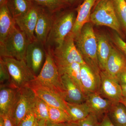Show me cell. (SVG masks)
I'll use <instances>...</instances> for the list:
<instances>
[{
  "label": "cell",
  "instance_id": "1",
  "mask_svg": "<svg viewBox=\"0 0 126 126\" xmlns=\"http://www.w3.org/2000/svg\"><path fill=\"white\" fill-rule=\"evenodd\" d=\"M75 42L86 64L97 74L100 75L96 36L91 22L84 26L79 34L75 37Z\"/></svg>",
  "mask_w": 126,
  "mask_h": 126
},
{
  "label": "cell",
  "instance_id": "2",
  "mask_svg": "<svg viewBox=\"0 0 126 126\" xmlns=\"http://www.w3.org/2000/svg\"><path fill=\"white\" fill-rule=\"evenodd\" d=\"M77 16L74 11L55 13L53 25L46 43V48L51 49L63 44L73 29Z\"/></svg>",
  "mask_w": 126,
  "mask_h": 126
},
{
  "label": "cell",
  "instance_id": "3",
  "mask_svg": "<svg viewBox=\"0 0 126 126\" xmlns=\"http://www.w3.org/2000/svg\"><path fill=\"white\" fill-rule=\"evenodd\" d=\"M46 49V58L43 67L34 79L29 84L48 88L60 94L64 99L65 94L61 75L52 55V49L50 48Z\"/></svg>",
  "mask_w": 126,
  "mask_h": 126
},
{
  "label": "cell",
  "instance_id": "4",
  "mask_svg": "<svg viewBox=\"0 0 126 126\" xmlns=\"http://www.w3.org/2000/svg\"><path fill=\"white\" fill-rule=\"evenodd\" d=\"M30 42L26 35L16 26L3 40L0 41V58L25 60L26 49Z\"/></svg>",
  "mask_w": 126,
  "mask_h": 126
},
{
  "label": "cell",
  "instance_id": "5",
  "mask_svg": "<svg viewBox=\"0 0 126 126\" xmlns=\"http://www.w3.org/2000/svg\"><path fill=\"white\" fill-rule=\"evenodd\" d=\"M94 5L90 22L96 25L109 27L123 38V31L116 15L113 0H101Z\"/></svg>",
  "mask_w": 126,
  "mask_h": 126
},
{
  "label": "cell",
  "instance_id": "6",
  "mask_svg": "<svg viewBox=\"0 0 126 126\" xmlns=\"http://www.w3.org/2000/svg\"><path fill=\"white\" fill-rule=\"evenodd\" d=\"M3 60L8 69L10 77V84L20 89L29 84L36 76L27 66L24 60L3 57Z\"/></svg>",
  "mask_w": 126,
  "mask_h": 126
},
{
  "label": "cell",
  "instance_id": "7",
  "mask_svg": "<svg viewBox=\"0 0 126 126\" xmlns=\"http://www.w3.org/2000/svg\"><path fill=\"white\" fill-rule=\"evenodd\" d=\"M51 49L58 67L75 63L86 64L76 47L74 35L71 32L66 36L60 46Z\"/></svg>",
  "mask_w": 126,
  "mask_h": 126
},
{
  "label": "cell",
  "instance_id": "8",
  "mask_svg": "<svg viewBox=\"0 0 126 126\" xmlns=\"http://www.w3.org/2000/svg\"><path fill=\"white\" fill-rule=\"evenodd\" d=\"M37 96L28 85L19 89V97L12 115L15 126L19 123L31 111L34 110Z\"/></svg>",
  "mask_w": 126,
  "mask_h": 126
},
{
  "label": "cell",
  "instance_id": "9",
  "mask_svg": "<svg viewBox=\"0 0 126 126\" xmlns=\"http://www.w3.org/2000/svg\"><path fill=\"white\" fill-rule=\"evenodd\" d=\"M46 55V49L44 44L36 39L29 43L26 52L25 61L36 76L43 67Z\"/></svg>",
  "mask_w": 126,
  "mask_h": 126
},
{
  "label": "cell",
  "instance_id": "10",
  "mask_svg": "<svg viewBox=\"0 0 126 126\" xmlns=\"http://www.w3.org/2000/svg\"><path fill=\"white\" fill-rule=\"evenodd\" d=\"M101 84L98 92L113 103L121 102L123 98L121 86L117 79L106 71H101Z\"/></svg>",
  "mask_w": 126,
  "mask_h": 126
},
{
  "label": "cell",
  "instance_id": "11",
  "mask_svg": "<svg viewBox=\"0 0 126 126\" xmlns=\"http://www.w3.org/2000/svg\"><path fill=\"white\" fill-rule=\"evenodd\" d=\"M32 2L26 14L15 19L16 26L26 35L30 42L36 40L35 30L42 7L35 2Z\"/></svg>",
  "mask_w": 126,
  "mask_h": 126
},
{
  "label": "cell",
  "instance_id": "12",
  "mask_svg": "<svg viewBox=\"0 0 126 126\" xmlns=\"http://www.w3.org/2000/svg\"><path fill=\"white\" fill-rule=\"evenodd\" d=\"M19 89L10 84H0V116H12L19 97Z\"/></svg>",
  "mask_w": 126,
  "mask_h": 126
},
{
  "label": "cell",
  "instance_id": "13",
  "mask_svg": "<svg viewBox=\"0 0 126 126\" xmlns=\"http://www.w3.org/2000/svg\"><path fill=\"white\" fill-rule=\"evenodd\" d=\"M36 96L50 107L61 109L67 112V102L60 94L48 88L39 85L29 84Z\"/></svg>",
  "mask_w": 126,
  "mask_h": 126
},
{
  "label": "cell",
  "instance_id": "14",
  "mask_svg": "<svg viewBox=\"0 0 126 126\" xmlns=\"http://www.w3.org/2000/svg\"><path fill=\"white\" fill-rule=\"evenodd\" d=\"M55 14L42 6L34 34L36 40L43 43L45 45L53 25Z\"/></svg>",
  "mask_w": 126,
  "mask_h": 126
},
{
  "label": "cell",
  "instance_id": "15",
  "mask_svg": "<svg viewBox=\"0 0 126 126\" xmlns=\"http://www.w3.org/2000/svg\"><path fill=\"white\" fill-rule=\"evenodd\" d=\"M81 82L83 90L86 95L99 91L100 75L97 74L86 64H81Z\"/></svg>",
  "mask_w": 126,
  "mask_h": 126
},
{
  "label": "cell",
  "instance_id": "16",
  "mask_svg": "<svg viewBox=\"0 0 126 126\" xmlns=\"http://www.w3.org/2000/svg\"><path fill=\"white\" fill-rule=\"evenodd\" d=\"M64 89V99L67 102L80 103L84 102L86 96L71 78L66 74L61 75Z\"/></svg>",
  "mask_w": 126,
  "mask_h": 126
},
{
  "label": "cell",
  "instance_id": "17",
  "mask_svg": "<svg viewBox=\"0 0 126 126\" xmlns=\"http://www.w3.org/2000/svg\"><path fill=\"white\" fill-rule=\"evenodd\" d=\"M97 0H84L83 2L77 9V15L74 26L71 33L74 37L80 33L84 26L90 22L92 9Z\"/></svg>",
  "mask_w": 126,
  "mask_h": 126
},
{
  "label": "cell",
  "instance_id": "18",
  "mask_svg": "<svg viewBox=\"0 0 126 126\" xmlns=\"http://www.w3.org/2000/svg\"><path fill=\"white\" fill-rule=\"evenodd\" d=\"M126 67V57L116 47L112 48L106 64V71L116 79L117 76Z\"/></svg>",
  "mask_w": 126,
  "mask_h": 126
},
{
  "label": "cell",
  "instance_id": "19",
  "mask_svg": "<svg viewBox=\"0 0 126 126\" xmlns=\"http://www.w3.org/2000/svg\"><path fill=\"white\" fill-rule=\"evenodd\" d=\"M85 102L91 112L94 113L98 118L107 114L113 104L102 96L98 92L87 94Z\"/></svg>",
  "mask_w": 126,
  "mask_h": 126
},
{
  "label": "cell",
  "instance_id": "20",
  "mask_svg": "<svg viewBox=\"0 0 126 126\" xmlns=\"http://www.w3.org/2000/svg\"><path fill=\"white\" fill-rule=\"evenodd\" d=\"M97 42V55L101 71H105L113 44L105 34L96 33Z\"/></svg>",
  "mask_w": 126,
  "mask_h": 126
},
{
  "label": "cell",
  "instance_id": "21",
  "mask_svg": "<svg viewBox=\"0 0 126 126\" xmlns=\"http://www.w3.org/2000/svg\"><path fill=\"white\" fill-rule=\"evenodd\" d=\"M16 26L7 5L0 7V41L3 40Z\"/></svg>",
  "mask_w": 126,
  "mask_h": 126
},
{
  "label": "cell",
  "instance_id": "22",
  "mask_svg": "<svg viewBox=\"0 0 126 126\" xmlns=\"http://www.w3.org/2000/svg\"><path fill=\"white\" fill-rule=\"evenodd\" d=\"M67 112L71 122H74L84 119L91 112L90 108L85 102L80 103L67 102Z\"/></svg>",
  "mask_w": 126,
  "mask_h": 126
},
{
  "label": "cell",
  "instance_id": "23",
  "mask_svg": "<svg viewBox=\"0 0 126 126\" xmlns=\"http://www.w3.org/2000/svg\"><path fill=\"white\" fill-rule=\"evenodd\" d=\"M107 114L115 126H126V107L121 102L113 103Z\"/></svg>",
  "mask_w": 126,
  "mask_h": 126
},
{
  "label": "cell",
  "instance_id": "24",
  "mask_svg": "<svg viewBox=\"0 0 126 126\" xmlns=\"http://www.w3.org/2000/svg\"><path fill=\"white\" fill-rule=\"evenodd\" d=\"M32 2L28 0H8L6 5L15 19L26 14L31 7Z\"/></svg>",
  "mask_w": 126,
  "mask_h": 126
},
{
  "label": "cell",
  "instance_id": "25",
  "mask_svg": "<svg viewBox=\"0 0 126 126\" xmlns=\"http://www.w3.org/2000/svg\"><path fill=\"white\" fill-rule=\"evenodd\" d=\"M81 65L79 63H75L58 67L60 75L64 74L69 76L83 92L81 82Z\"/></svg>",
  "mask_w": 126,
  "mask_h": 126
},
{
  "label": "cell",
  "instance_id": "26",
  "mask_svg": "<svg viewBox=\"0 0 126 126\" xmlns=\"http://www.w3.org/2000/svg\"><path fill=\"white\" fill-rule=\"evenodd\" d=\"M35 2L48 10L52 14L61 11L69 5L65 0H28Z\"/></svg>",
  "mask_w": 126,
  "mask_h": 126
},
{
  "label": "cell",
  "instance_id": "27",
  "mask_svg": "<svg viewBox=\"0 0 126 126\" xmlns=\"http://www.w3.org/2000/svg\"><path fill=\"white\" fill-rule=\"evenodd\" d=\"M49 121L52 123H57L71 122L70 117L67 112L61 109L49 106Z\"/></svg>",
  "mask_w": 126,
  "mask_h": 126
},
{
  "label": "cell",
  "instance_id": "28",
  "mask_svg": "<svg viewBox=\"0 0 126 126\" xmlns=\"http://www.w3.org/2000/svg\"><path fill=\"white\" fill-rule=\"evenodd\" d=\"M115 12L123 31L126 34V3L125 0H113Z\"/></svg>",
  "mask_w": 126,
  "mask_h": 126
},
{
  "label": "cell",
  "instance_id": "29",
  "mask_svg": "<svg viewBox=\"0 0 126 126\" xmlns=\"http://www.w3.org/2000/svg\"><path fill=\"white\" fill-rule=\"evenodd\" d=\"M34 111L37 120H49V106L44 101L37 96Z\"/></svg>",
  "mask_w": 126,
  "mask_h": 126
},
{
  "label": "cell",
  "instance_id": "30",
  "mask_svg": "<svg viewBox=\"0 0 126 126\" xmlns=\"http://www.w3.org/2000/svg\"><path fill=\"white\" fill-rule=\"evenodd\" d=\"M98 117L93 113L91 112L84 119L75 122L79 126H99Z\"/></svg>",
  "mask_w": 126,
  "mask_h": 126
},
{
  "label": "cell",
  "instance_id": "31",
  "mask_svg": "<svg viewBox=\"0 0 126 126\" xmlns=\"http://www.w3.org/2000/svg\"><path fill=\"white\" fill-rule=\"evenodd\" d=\"M10 77L8 69L3 60L0 59V84H10Z\"/></svg>",
  "mask_w": 126,
  "mask_h": 126
},
{
  "label": "cell",
  "instance_id": "32",
  "mask_svg": "<svg viewBox=\"0 0 126 126\" xmlns=\"http://www.w3.org/2000/svg\"><path fill=\"white\" fill-rule=\"evenodd\" d=\"M113 42L116 47L121 51L126 57V42L118 34L116 33L112 37Z\"/></svg>",
  "mask_w": 126,
  "mask_h": 126
},
{
  "label": "cell",
  "instance_id": "33",
  "mask_svg": "<svg viewBox=\"0 0 126 126\" xmlns=\"http://www.w3.org/2000/svg\"><path fill=\"white\" fill-rule=\"evenodd\" d=\"M36 118L34 110L29 113L17 126H32L34 124Z\"/></svg>",
  "mask_w": 126,
  "mask_h": 126
},
{
  "label": "cell",
  "instance_id": "34",
  "mask_svg": "<svg viewBox=\"0 0 126 126\" xmlns=\"http://www.w3.org/2000/svg\"><path fill=\"white\" fill-rule=\"evenodd\" d=\"M116 79L121 85H126V67L118 75Z\"/></svg>",
  "mask_w": 126,
  "mask_h": 126
},
{
  "label": "cell",
  "instance_id": "35",
  "mask_svg": "<svg viewBox=\"0 0 126 126\" xmlns=\"http://www.w3.org/2000/svg\"><path fill=\"white\" fill-rule=\"evenodd\" d=\"M99 126H115L111 121L107 114L104 115Z\"/></svg>",
  "mask_w": 126,
  "mask_h": 126
},
{
  "label": "cell",
  "instance_id": "36",
  "mask_svg": "<svg viewBox=\"0 0 126 126\" xmlns=\"http://www.w3.org/2000/svg\"><path fill=\"white\" fill-rule=\"evenodd\" d=\"M1 116L4 119V126H15L11 115H7Z\"/></svg>",
  "mask_w": 126,
  "mask_h": 126
},
{
  "label": "cell",
  "instance_id": "37",
  "mask_svg": "<svg viewBox=\"0 0 126 126\" xmlns=\"http://www.w3.org/2000/svg\"><path fill=\"white\" fill-rule=\"evenodd\" d=\"M46 126H65L64 123H54L49 121H46Z\"/></svg>",
  "mask_w": 126,
  "mask_h": 126
},
{
  "label": "cell",
  "instance_id": "38",
  "mask_svg": "<svg viewBox=\"0 0 126 126\" xmlns=\"http://www.w3.org/2000/svg\"><path fill=\"white\" fill-rule=\"evenodd\" d=\"M123 96L126 98V85H121Z\"/></svg>",
  "mask_w": 126,
  "mask_h": 126
},
{
  "label": "cell",
  "instance_id": "39",
  "mask_svg": "<svg viewBox=\"0 0 126 126\" xmlns=\"http://www.w3.org/2000/svg\"><path fill=\"white\" fill-rule=\"evenodd\" d=\"M69 5L75 4L77 3L79 0H65Z\"/></svg>",
  "mask_w": 126,
  "mask_h": 126
},
{
  "label": "cell",
  "instance_id": "40",
  "mask_svg": "<svg viewBox=\"0 0 126 126\" xmlns=\"http://www.w3.org/2000/svg\"><path fill=\"white\" fill-rule=\"evenodd\" d=\"M65 126H79L78 124L74 122H69L64 123Z\"/></svg>",
  "mask_w": 126,
  "mask_h": 126
},
{
  "label": "cell",
  "instance_id": "41",
  "mask_svg": "<svg viewBox=\"0 0 126 126\" xmlns=\"http://www.w3.org/2000/svg\"><path fill=\"white\" fill-rule=\"evenodd\" d=\"M46 121L44 120H38V126H46Z\"/></svg>",
  "mask_w": 126,
  "mask_h": 126
},
{
  "label": "cell",
  "instance_id": "42",
  "mask_svg": "<svg viewBox=\"0 0 126 126\" xmlns=\"http://www.w3.org/2000/svg\"><path fill=\"white\" fill-rule=\"evenodd\" d=\"M8 0H0V7L6 4Z\"/></svg>",
  "mask_w": 126,
  "mask_h": 126
},
{
  "label": "cell",
  "instance_id": "43",
  "mask_svg": "<svg viewBox=\"0 0 126 126\" xmlns=\"http://www.w3.org/2000/svg\"><path fill=\"white\" fill-rule=\"evenodd\" d=\"M0 126H4V119L1 116H0Z\"/></svg>",
  "mask_w": 126,
  "mask_h": 126
},
{
  "label": "cell",
  "instance_id": "44",
  "mask_svg": "<svg viewBox=\"0 0 126 126\" xmlns=\"http://www.w3.org/2000/svg\"><path fill=\"white\" fill-rule=\"evenodd\" d=\"M121 102L122 103H123L124 104L125 106L126 107V98L123 97Z\"/></svg>",
  "mask_w": 126,
  "mask_h": 126
},
{
  "label": "cell",
  "instance_id": "45",
  "mask_svg": "<svg viewBox=\"0 0 126 126\" xmlns=\"http://www.w3.org/2000/svg\"><path fill=\"white\" fill-rule=\"evenodd\" d=\"M32 126H38V120H37L36 118L35 123L34 124V125Z\"/></svg>",
  "mask_w": 126,
  "mask_h": 126
},
{
  "label": "cell",
  "instance_id": "46",
  "mask_svg": "<svg viewBox=\"0 0 126 126\" xmlns=\"http://www.w3.org/2000/svg\"><path fill=\"white\" fill-rule=\"evenodd\" d=\"M101 0H96V3L97 2H98V1H99Z\"/></svg>",
  "mask_w": 126,
  "mask_h": 126
},
{
  "label": "cell",
  "instance_id": "47",
  "mask_svg": "<svg viewBox=\"0 0 126 126\" xmlns=\"http://www.w3.org/2000/svg\"><path fill=\"white\" fill-rule=\"evenodd\" d=\"M125 1H126V0H125Z\"/></svg>",
  "mask_w": 126,
  "mask_h": 126
}]
</instances>
